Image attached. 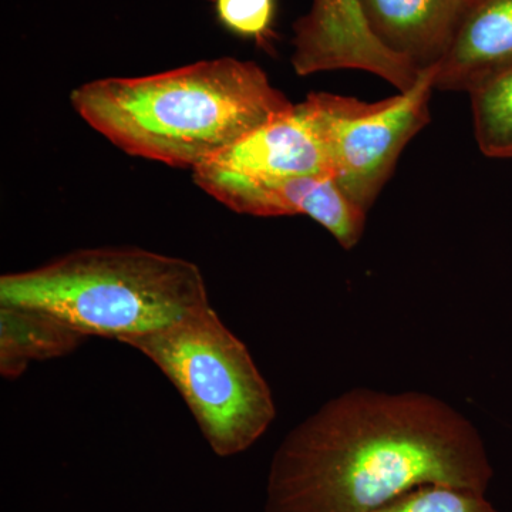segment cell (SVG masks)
<instances>
[{
    "mask_svg": "<svg viewBox=\"0 0 512 512\" xmlns=\"http://www.w3.org/2000/svg\"><path fill=\"white\" fill-rule=\"evenodd\" d=\"M491 477L480 434L447 403L355 389L282 441L264 512H373L421 485L485 494Z\"/></svg>",
    "mask_w": 512,
    "mask_h": 512,
    "instance_id": "1",
    "label": "cell"
},
{
    "mask_svg": "<svg viewBox=\"0 0 512 512\" xmlns=\"http://www.w3.org/2000/svg\"><path fill=\"white\" fill-rule=\"evenodd\" d=\"M70 101L128 156L191 171L295 106L258 64L234 57L93 80L74 89Z\"/></svg>",
    "mask_w": 512,
    "mask_h": 512,
    "instance_id": "2",
    "label": "cell"
},
{
    "mask_svg": "<svg viewBox=\"0 0 512 512\" xmlns=\"http://www.w3.org/2000/svg\"><path fill=\"white\" fill-rule=\"evenodd\" d=\"M0 303L42 309L87 338L124 345L211 306L197 265L131 247L77 249L2 275Z\"/></svg>",
    "mask_w": 512,
    "mask_h": 512,
    "instance_id": "3",
    "label": "cell"
},
{
    "mask_svg": "<svg viewBox=\"0 0 512 512\" xmlns=\"http://www.w3.org/2000/svg\"><path fill=\"white\" fill-rule=\"evenodd\" d=\"M127 345L174 384L217 456L248 450L274 421L268 383L212 306Z\"/></svg>",
    "mask_w": 512,
    "mask_h": 512,
    "instance_id": "4",
    "label": "cell"
},
{
    "mask_svg": "<svg viewBox=\"0 0 512 512\" xmlns=\"http://www.w3.org/2000/svg\"><path fill=\"white\" fill-rule=\"evenodd\" d=\"M434 77V67L421 70L412 89L375 103L320 92L298 104L322 144L330 175L366 214L404 147L430 121Z\"/></svg>",
    "mask_w": 512,
    "mask_h": 512,
    "instance_id": "5",
    "label": "cell"
},
{
    "mask_svg": "<svg viewBox=\"0 0 512 512\" xmlns=\"http://www.w3.org/2000/svg\"><path fill=\"white\" fill-rule=\"evenodd\" d=\"M192 178L201 190L238 214L306 215L328 229L345 249L355 247L365 229L366 212L346 197L332 175L248 177L208 164L192 171Z\"/></svg>",
    "mask_w": 512,
    "mask_h": 512,
    "instance_id": "6",
    "label": "cell"
},
{
    "mask_svg": "<svg viewBox=\"0 0 512 512\" xmlns=\"http://www.w3.org/2000/svg\"><path fill=\"white\" fill-rule=\"evenodd\" d=\"M292 66L298 76L365 70L400 92L412 89L420 76L412 63L376 39L359 0H313L311 10L295 23Z\"/></svg>",
    "mask_w": 512,
    "mask_h": 512,
    "instance_id": "7",
    "label": "cell"
},
{
    "mask_svg": "<svg viewBox=\"0 0 512 512\" xmlns=\"http://www.w3.org/2000/svg\"><path fill=\"white\" fill-rule=\"evenodd\" d=\"M512 66V0H470L446 53L434 66V89L471 93Z\"/></svg>",
    "mask_w": 512,
    "mask_h": 512,
    "instance_id": "8",
    "label": "cell"
},
{
    "mask_svg": "<svg viewBox=\"0 0 512 512\" xmlns=\"http://www.w3.org/2000/svg\"><path fill=\"white\" fill-rule=\"evenodd\" d=\"M359 3L376 39L421 72L440 62L470 0H359Z\"/></svg>",
    "mask_w": 512,
    "mask_h": 512,
    "instance_id": "9",
    "label": "cell"
},
{
    "mask_svg": "<svg viewBox=\"0 0 512 512\" xmlns=\"http://www.w3.org/2000/svg\"><path fill=\"white\" fill-rule=\"evenodd\" d=\"M210 164L248 177L330 175L322 144L298 104L256 128Z\"/></svg>",
    "mask_w": 512,
    "mask_h": 512,
    "instance_id": "10",
    "label": "cell"
},
{
    "mask_svg": "<svg viewBox=\"0 0 512 512\" xmlns=\"http://www.w3.org/2000/svg\"><path fill=\"white\" fill-rule=\"evenodd\" d=\"M87 336L52 313L0 303V375L18 379L32 363L70 355Z\"/></svg>",
    "mask_w": 512,
    "mask_h": 512,
    "instance_id": "11",
    "label": "cell"
},
{
    "mask_svg": "<svg viewBox=\"0 0 512 512\" xmlns=\"http://www.w3.org/2000/svg\"><path fill=\"white\" fill-rule=\"evenodd\" d=\"M478 147L491 158H512V66L470 93Z\"/></svg>",
    "mask_w": 512,
    "mask_h": 512,
    "instance_id": "12",
    "label": "cell"
},
{
    "mask_svg": "<svg viewBox=\"0 0 512 512\" xmlns=\"http://www.w3.org/2000/svg\"><path fill=\"white\" fill-rule=\"evenodd\" d=\"M373 512H498L485 494L448 485H421Z\"/></svg>",
    "mask_w": 512,
    "mask_h": 512,
    "instance_id": "13",
    "label": "cell"
},
{
    "mask_svg": "<svg viewBox=\"0 0 512 512\" xmlns=\"http://www.w3.org/2000/svg\"><path fill=\"white\" fill-rule=\"evenodd\" d=\"M222 26L234 35L265 45L272 36L276 0H214Z\"/></svg>",
    "mask_w": 512,
    "mask_h": 512,
    "instance_id": "14",
    "label": "cell"
}]
</instances>
